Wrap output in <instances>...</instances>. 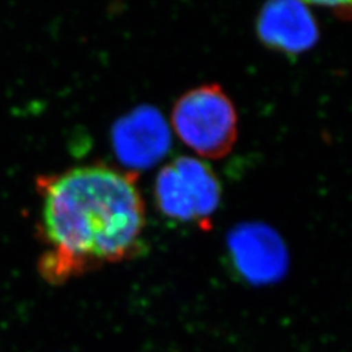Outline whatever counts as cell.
Returning <instances> with one entry per match:
<instances>
[{
  "instance_id": "6da1fadb",
  "label": "cell",
  "mask_w": 352,
  "mask_h": 352,
  "mask_svg": "<svg viewBox=\"0 0 352 352\" xmlns=\"http://www.w3.org/2000/svg\"><path fill=\"white\" fill-rule=\"evenodd\" d=\"M45 252L38 261L49 283H63L103 265L146 252V210L138 174L109 164L77 166L36 179Z\"/></svg>"
},
{
  "instance_id": "7a4b0ae2",
  "label": "cell",
  "mask_w": 352,
  "mask_h": 352,
  "mask_svg": "<svg viewBox=\"0 0 352 352\" xmlns=\"http://www.w3.org/2000/svg\"><path fill=\"white\" fill-rule=\"evenodd\" d=\"M171 123L177 138L202 158H223L238 139V113L217 84L186 91L174 104Z\"/></svg>"
},
{
  "instance_id": "3957f363",
  "label": "cell",
  "mask_w": 352,
  "mask_h": 352,
  "mask_svg": "<svg viewBox=\"0 0 352 352\" xmlns=\"http://www.w3.org/2000/svg\"><path fill=\"white\" fill-rule=\"evenodd\" d=\"M232 267L245 282L266 285L283 277L287 251L277 232L263 223H243L227 236Z\"/></svg>"
},
{
  "instance_id": "277c9868",
  "label": "cell",
  "mask_w": 352,
  "mask_h": 352,
  "mask_svg": "<svg viewBox=\"0 0 352 352\" xmlns=\"http://www.w3.org/2000/svg\"><path fill=\"white\" fill-rule=\"evenodd\" d=\"M257 37L270 50L299 55L318 41V25L307 3L269 1L257 16Z\"/></svg>"
},
{
  "instance_id": "5b68a950",
  "label": "cell",
  "mask_w": 352,
  "mask_h": 352,
  "mask_svg": "<svg viewBox=\"0 0 352 352\" xmlns=\"http://www.w3.org/2000/svg\"><path fill=\"white\" fill-rule=\"evenodd\" d=\"M115 149L126 164L148 167L160 161L171 144L170 129L153 107H139L113 129Z\"/></svg>"
},
{
  "instance_id": "8992f818",
  "label": "cell",
  "mask_w": 352,
  "mask_h": 352,
  "mask_svg": "<svg viewBox=\"0 0 352 352\" xmlns=\"http://www.w3.org/2000/svg\"><path fill=\"white\" fill-rule=\"evenodd\" d=\"M154 197L164 217L177 222L199 223L195 192L174 162L166 164L155 177Z\"/></svg>"
},
{
  "instance_id": "52a82bcc",
  "label": "cell",
  "mask_w": 352,
  "mask_h": 352,
  "mask_svg": "<svg viewBox=\"0 0 352 352\" xmlns=\"http://www.w3.org/2000/svg\"><path fill=\"white\" fill-rule=\"evenodd\" d=\"M173 162L192 186L197 205L199 225L205 228L222 199L221 183L212 167L199 158L177 157Z\"/></svg>"
},
{
  "instance_id": "ba28073f",
  "label": "cell",
  "mask_w": 352,
  "mask_h": 352,
  "mask_svg": "<svg viewBox=\"0 0 352 352\" xmlns=\"http://www.w3.org/2000/svg\"><path fill=\"white\" fill-rule=\"evenodd\" d=\"M320 6H325L327 8H330L340 20H352V1L351 3H320Z\"/></svg>"
}]
</instances>
